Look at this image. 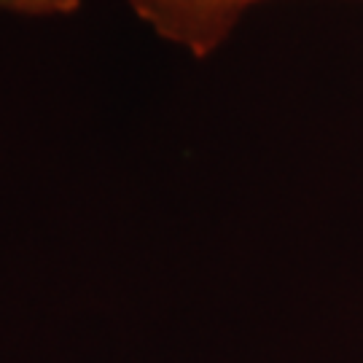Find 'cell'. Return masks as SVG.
<instances>
[{"mask_svg":"<svg viewBox=\"0 0 363 363\" xmlns=\"http://www.w3.org/2000/svg\"><path fill=\"white\" fill-rule=\"evenodd\" d=\"M156 35L194 57H208L229 38L240 16L261 0H124Z\"/></svg>","mask_w":363,"mask_h":363,"instance_id":"1","label":"cell"},{"mask_svg":"<svg viewBox=\"0 0 363 363\" xmlns=\"http://www.w3.org/2000/svg\"><path fill=\"white\" fill-rule=\"evenodd\" d=\"M84 0H0L3 13L19 16H67L81 9Z\"/></svg>","mask_w":363,"mask_h":363,"instance_id":"2","label":"cell"}]
</instances>
